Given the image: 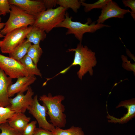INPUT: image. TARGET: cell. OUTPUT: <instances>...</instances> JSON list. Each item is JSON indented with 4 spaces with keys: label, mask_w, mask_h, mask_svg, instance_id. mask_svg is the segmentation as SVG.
Segmentation results:
<instances>
[{
    "label": "cell",
    "mask_w": 135,
    "mask_h": 135,
    "mask_svg": "<svg viewBox=\"0 0 135 135\" xmlns=\"http://www.w3.org/2000/svg\"><path fill=\"white\" fill-rule=\"evenodd\" d=\"M10 5L8 0H0V16H6L11 11Z\"/></svg>",
    "instance_id": "25"
},
{
    "label": "cell",
    "mask_w": 135,
    "mask_h": 135,
    "mask_svg": "<svg viewBox=\"0 0 135 135\" xmlns=\"http://www.w3.org/2000/svg\"><path fill=\"white\" fill-rule=\"evenodd\" d=\"M0 135H22V132L11 127L8 122L0 125Z\"/></svg>",
    "instance_id": "24"
},
{
    "label": "cell",
    "mask_w": 135,
    "mask_h": 135,
    "mask_svg": "<svg viewBox=\"0 0 135 135\" xmlns=\"http://www.w3.org/2000/svg\"><path fill=\"white\" fill-rule=\"evenodd\" d=\"M52 132L53 135H85L81 128L73 126L68 129L65 130L55 127Z\"/></svg>",
    "instance_id": "19"
},
{
    "label": "cell",
    "mask_w": 135,
    "mask_h": 135,
    "mask_svg": "<svg viewBox=\"0 0 135 135\" xmlns=\"http://www.w3.org/2000/svg\"><path fill=\"white\" fill-rule=\"evenodd\" d=\"M30 120V118L24 113H15L8 120V123L11 127L22 132Z\"/></svg>",
    "instance_id": "15"
},
{
    "label": "cell",
    "mask_w": 135,
    "mask_h": 135,
    "mask_svg": "<svg viewBox=\"0 0 135 135\" xmlns=\"http://www.w3.org/2000/svg\"><path fill=\"white\" fill-rule=\"evenodd\" d=\"M67 52H75L73 62L70 66L57 75L65 74L72 66L79 65L80 68L77 74L80 80H82L84 76L88 72L90 75L92 76L93 68L97 64L95 52L90 49L86 46H84L80 42L78 44L76 48L69 49Z\"/></svg>",
    "instance_id": "1"
},
{
    "label": "cell",
    "mask_w": 135,
    "mask_h": 135,
    "mask_svg": "<svg viewBox=\"0 0 135 135\" xmlns=\"http://www.w3.org/2000/svg\"><path fill=\"white\" fill-rule=\"evenodd\" d=\"M122 2L126 7H128L130 8L131 15L135 20V0H124Z\"/></svg>",
    "instance_id": "27"
},
{
    "label": "cell",
    "mask_w": 135,
    "mask_h": 135,
    "mask_svg": "<svg viewBox=\"0 0 135 135\" xmlns=\"http://www.w3.org/2000/svg\"><path fill=\"white\" fill-rule=\"evenodd\" d=\"M29 112L36 119L39 128L53 132L55 127L47 121L46 118L47 108L45 105H41L39 102L38 96L36 95L28 108Z\"/></svg>",
    "instance_id": "8"
},
{
    "label": "cell",
    "mask_w": 135,
    "mask_h": 135,
    "mask_svg": "<svg viewBox=\"0 0 135 135\" xmlns=\"http://www.w3.org/2000/svg\"><path fill=\"white\" fill-rule=\"evenodd\" d=\"M107 112L108 115L107 118L109 122L117 123L123 124L127 123L132 120L135 116V100L134 98L125 100L121 102L116 107L118 108L121 107H124L127 109V112L120 118H117L109 114L108 112L107 104H106Z\"/></svg>",
    "instance_id": "12"
},
{
    "label": "cell",
    "mask_w": 135,
    "mask_h": 135,
    "mask_svg": "<svg viewBox=\"0 0 135 135\" xmlns=\"http://www.w3.org/2000/svg\"><path fill=\"white\" fill-rule=\"evenodd\" d=\"M20 62L25 67L29 75L37 76L42 77V74L37 66L34 64L32 59L27 54Z\"/></svg>",
    "instance_id": "18"
},
{
    "label": "cell",
    "mask_w": 135,
    "mask_h": 135,
    "mask_svg": "<svg viewBox=\"0 0 135 135\" xmlns=\"http://www.w3.org/2000/svg\"><path fill=\"white\" fill-rule=\"evenodd\" d=\"M1 18L0 17V22H1Z\"/></svg>",
    "instance_id": "31"
},
{
    "label": "cell",
    "mask_w": 135,
    "mask_h": 135,
    "mask_svg": "<svg viewBox=\"0 0 135 135\" xmlns=\"http://www.w3.org/2000/svg\"><path fill=\"white\" fill-rule=\"evenodd\" d=\"M130 12L129 10L122 8L116 3L110 0L102 8L97 20V23L103 24L107 20L112 18H123L125 14Z\"/></svg>",
    "instance_id": "10"
},
{
    "label": "cell",
    "mask_w": 135,
    "mask_h": 135,
    "mask_svg": "<svg viewBox=\"0 0 135 135\" xmlns=\"http://www.w3.org/2000/svg\"><path fill=\"white\" fill-rule=\"evenodd\" d=\"M39 99L46 106L47 114L53 125L61 128L65 127L67 122L66 116L64 113L65 106L62 103L65 97L62 95L53 96L49 93L48 95L40 96Z\"/></svg>",
    "instance_id": "2"
},
{
    "label": "cell",
    "mask_w": 135,
    "mask_h": 135,
    "mask_svg": "<svg viewBox=\"0 0 135 135\" xmlns=\"http://www.w3.org/2000/svg\"><path fill=\"white\" fill-rule=\"evenodd\" d=\"M2 41L0 40V44L2 43Z\"/></svg>",
    "instance_id": "32"
},
{
    "label": "cell",
    "mask_w": 135,
    "mask_h": 135,
    "mask_svg": "<svg viewBox=\"0 0 135 135\" xmlns=\"http://www.w3.org/2000/svg\"><path fill=\"white\" fill-rule=\"evenodd\" d=\"M32 26L18 28L9 32L5 36L0 44L2 52L10 54L18 45L23 42L30 32Z\"/></svg>",
    "instance_id": "6"
},
{
    "label": "cell",
    "mask_w": 135,
    "mask_h": 135,
    "mask_svg": "<svg viewBox=\"0 0 135 135\" xmlns=\"http://www.w3.org/2000/svg\"><path fill=\"white\" fill-rule=\"evenodd\" d=\"M35 76L28 75L17 78L16 82L8 87V93L10 98L19 93H24L27 91L30 86L36 80Z\"/></svg>",
    "instance_id": "13"
},
{
    "label": "cell",
    "mask_w": 135,
    "mask_h": 135,
    "mask_svg": "<svg viewBox=\"0 0 135 135\" xmlns=\"http://www.w3.org/2000/svg\"><path fill=\"white\" fill-rule=\"evenodd\" d=\"M8 1L10 5L16 6L35 17L46 10L42 0H9Z\"/></svg>",
    "instance_id": "11"
},
{
    "label": "cell",
    "mask_w": 135,
    "mask_h": 135,
    "mask_svg": "<svg viewBox=\"0 0 135 135\" xmlns=\"http://www.w3.org/2000/svg\"><path fill=\"white\" fill-rule=\"evenodd\" d=\"M32 45L31 43L26 42V40H25L9 54V57L20 62L27 54Z\"/></svg>",
    "instance_id": "17"
},
{
    "label": "cell",
    "mask_w": 135,
    "mask_h": 135,
    "mask_svg": "<svg viewBox=\"0 0 135 135\" xmlns=\"http://www.w3.org/2000/svg\"><path fill=\"white\" fill-rule=\"evenodd\" d=\"M15 113L10 106L0 107V125L8 122V120Z\"/></svg>",
    "instance_id": "23"
},
{
    "label": "cell",
    "mask_w": 135,
    "mask_h": 135,
    "mask_svg": "<svg viewBox=\"0 0 135 135\" xmlns=\"http://www.w3.org/2000/svg\"><path fill=\"white\" fill-rule=\"evenodd\" d=\"M57 4L66 9L71 8L75 13H77L81 5L80 0H58Z\"/></svg>",
    "instance_id": "21"
},
{
    "label": "cell",
    "mask_w": 135,
    "mask_h": 135,
    "mask_svg": "<svg viewBox=\"0 0 135 135\" xmlns=\"http://www.w3.org/2000/svg\"><path fill=\"white\" fill-rule=\"evenodd\" d=\"M46 36V33L44 31L32 26L30 32L27 34L26 42L34 45H40L41 41H43Z\"/></svg>",
    "instance_id": "16"
},
{
    "label": "cell",
    "mask_w": 135,
    "mask_h": 135,
    "mask_svg": "<svg viewBox=\"0 0 135 135\" xmlns=\"http://www.w3.org/2000/svg\"><path fill=\"white\" fill-rule=\"evenodd\" d=\"M37 123L36 120L29 123L22 132V135H33L36 127Z\"/></svg>",
    "instance_id": "26"
},
{
    "label": "cell",
    "mask_w": 135,
    "mask_h": 135,
    "mask_svg": "<svg viewBox=\"0 0 135 135\" xmlns=\"http://www.w3.org/2000/svg\"><path fill=\"white\" fill-rule=\"evenodd\" d=\"M43 52L40 45L33 44L30 47L26 54L32 59L34 64L37 66Z\"/></svg>",
    "instance_id": "20"
},
{
    "label": "cell",
    "mask_w": 135,
    "mask_h": 135,
    "mask_svg": "<svg viewBox=\"0 0 135 135\" xmlns=\"http://www.w3.org/2000/svg\"><path fill=\"white\" fill-rule=\"evenodd\" d=\"M34 92L30 86L24 95V93H19L13 98H10V108L15 113H25L32 104Z\"/></svg>",
    "instance_id": "9"
},
{
    "label": "cell",
    "mask_w": 135,
    "mask_h": 135,
    "mask_svg": "<svg viewBox=\"0 0 135 135\" xmlns=\"http://www.w3.org/2000/svg\"><path fill=\"white\" fill-rule=\"evenodd\" d=\"M110 0H99L92 4L85 3L84 0H80L81 5L84 6V10L87 12L92 10L96 9H102L103 7L108 3Z\"/></svg>",
    "instance_id": "22"
},
{
    "label": "cell",
    "mask_w": 135,
    "mask_h": 135,
    "mask_svg": "<svg viewBox=\"0 0 135 135\" xmlns=\"http://www.w3.org/2000/svg\"><path fill=\"white\" fill-rule=\"evenodd\" d=\"M0 69L12 79L29 75L25 67L20 62L0 54Z\"/></svg>",
    "instance_id": "7"
},
{
    "label": "cell",
    "mask_w": 135,
    "mask_h": 135,
    "mask_svg": "<svg viewBox=\"0 0 135 135\" xmlns=\"http://www.w3.org/2000/svg\"><path fill=\"white\" fill-rule=\"evenodd\" d=\"M5 26V23H2L0 22V30L3 29ZM4 36L2 35L0 32V38L4 37Z\"/></svg>",
    "instance_id": "30"
},
{
    "label": "cell",
    "mask_w": 135,
    "mask_h": 135,
    "mask_svg": "<svg viewBox=\"0 0 135 135\" xmlns=\"http://www.w3.org/2000/svg\"><path fill=\"white\" fill-rule=\"evenodd\" d=\"M10 5L9 18L4 28L0 32L4 36L14 30L23 27L32 26L35 17L29 14L16 6Z\"/></svg>",
    "instance_id": "5"
},
{
    "label": "cell",
    "mask_w": 135,
    "mask_h": 135,
    "mask_svg": "<svg viewBox=\"0 0 135 135\" xmlns=\"http://www.w3.org/2000/svg\"><path fill=\"white\" fill-rule=\"evenodd\" d=\"M42 1L46 9H53L57 4V0H43Z\"/></svg>",
    "instance_id": "28"
},
{
    "label": "cell",
    "mask_w": 135,
    "mask_h": 135,
    "mask_svg": "<svg viewBox=\"0 0 135 135\" xmlns=\"http://www.w3.org/2000/svg\"><path fill=\"white\" fill-rule=\"evenodd\" d=\"M33 135H53L52 132L42 128H36Z\"/></svg>",
    "instance_id": "29"
},
{
    "label": "cell",
    "mask_w": 135,
    "mask_h": 135,
    "mask_svg": "<svg viewBox=\"0 0 135 135\" xmlns=\"http://www.w3.org/2000/svg\"><path fill=\"white\" fill-rule=\"evenodd\" d=\"M12 84V79L0 69V107L10 106L8 88Z\"/></svg>",
    "instance_id": "14"
},
{
    "label": "cell",
    "mask_w": 135,
    "mask_h": 135,
    "mask_svg": "<svg viewBox=\"0 0 135 135\" xmlns=\"http://www.w3.org/2000/svg\"><path fill=\"white\" fill-rule=\"evenodd\" d=\"M72 17H70L66 12L64 20L58 25L56 28H64L68 29L66 35L74 34L75 37L80 42L82 41L84 34L86 33H94L104 27H110L108 25L103 24H96V22L92 23L91 19L89 18L85 24L73 21Z\"/></svg>",
    "instance_id": "3"
},
{
    "label": "cell",
    "mask_w": 135,
    "mask_h": 135,
    "mask_svg": "<svg viewBox=\"0 0 135 135\" xmlns=\"http://www.w3.org/2000/svg\"><path fill=\"white\" fill-rule=\"evenodd\" d=\"M67 10L59 6L44 11L35 17L32 26L48 33L64 20Z\"/></svg>",
    "instance_id": "4"
}]
</instances>
